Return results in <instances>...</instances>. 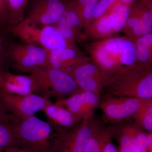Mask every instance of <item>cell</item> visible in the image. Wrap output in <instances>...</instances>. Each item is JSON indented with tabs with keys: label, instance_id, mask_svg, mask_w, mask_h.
I'll return each instance as SVG.
<instances>
[{
	"label": "cell",
	"instance_id": "cell-1",
	"mask_svg": "<svg viewBox=\"0 0 152 152\" xmlns=\"http://www.w3.org/2000/svg\"><path fill=\"white\" fill-rule=\"evenodd\" d=\"M18 146L33 152H61L67 134L64 129L35 115L13 123Z\"/></svg>",
	"mask_w": 152,
	"mask_h": 152
},
{
	"label": "cell",
	"instance_id": "cell-2",
	"mask_svg": "<svg viewBox=\"0 0 152 152\" xmlns=\"http://www.w3.org/2000/svg\"><path fill=\"white\" fill-rule=\"evenodd\" d=\"M10 31L26 44L41 47L47 50L72 48L69 41L64 39L54 25L41 26L24 18L10 26Z\"/></svg>",
	"mask_w": 152,
	"mask_h": 152
},
{
	"label": "cell",
	"instance_id": "cell-3",
	"mask_svg": "<svg viewBox=\"0 0 152 152\" xmlns=\"http://www.w3.org/2000/svg\"><path fill=\"white\" fill-rule=\"evenodd\" d=\"M35 81L39 92L47 98L69 96L79 91V88L72 76L52 68L35 67L29 72Z\"/></svg>",
	"mask_w": 152,
	"mask_h": 152
},
{
	"label": "cell",
	"instance_id": "cell-4",
	"mask_svg": "<svg viewBox=\"0 0 152 152\" xmlns=\"http://www.w3.org/2000/svg\"><path fill=\"white\" fill-rule=\"evenodd\" d=\"M49 101L47 98L35 94L19 95L0 91V106L20 120L43 111Z\"/></svg>",
	"mask_w": 152,
	"mask_h": 152
},
{
	"label": "cell",
	"instance_id": "cell-5",
	"mask_svg": "<svg viewBox=\"0 0 152 152\" xmlns=\"http://www.w3.org/2000/svg\"><path fill=\"white\" fill-rule=\"evenodd\" d=\"M150 99L111 96L100 102L98 106L110 122H120L133 118L139 109Z\"/></svg>",
	"mask_w": 152,
	"mask_h": 152
},
{
	"label": "cell",
	"instance_id": "cell-6",
	"mask_svg": "<svg viewBox=\"0 0 152 152\" xmlns=\"http://www.w3.org/2000/svg\"><path fill=\"white\" fill-rule=\"evenodd\" d=\"M69 0H30L27 16L41 26L54 25L64 15Z\"/></svg>",
	"mask_w": 152,
	"mask_h": 152
},
{
	"label": "cell",
	"instance_id": "cell-7",
	"mask_svg": "<svg viewBox=\"0 0 152 152\" xmlns=\"http://www.w3.org/2000/svg\"><path fill=\"white\" fill-rule=\"evenodd\" d=\"M110 91L116 96L132 97L142 99H152V74L142 75H125L115 82Z\"/></svg>",
	"mask_w": 152,
	"mask_h": 152
},
{
	"label": "cell",
	"instance_id": "cell-8",
	"mask_svg": "<svg viewBox=\"0 0 152 152\" xmlns=\"http://www.w3.org/2000/svg\"><path fill=\"white\" fill-rule=\"evenodd\" d=\"M48 53L41 47L26 44L13 45L9 51L15 67L28 73L35 67H48Z\"/></svg>",
	"mask_w": 152,
	"mask_h": 152
},
{
	"label": "cell",
	"instance_id": "cell-9",
	"mask_svg": "<svg viewBox=\"0 0 152 152\" xmlns=\"http://www.w3.org/2000/svg\"><path fill=\"white\" fill-rule=\"evenodd\" d=\"M99 102V95L81 90L68 97L58 100L56 103L65 108L79 120H83L91 118Z\"/></svg>",
	"mask_w": 152,
	"mask_h": 152
},
{
	"label": "cell",
	"instance_id": "cell-10",
	"mask_svg": "<svg viewBox=\"0 0 152 152\" xmlns=\"http://www.w3.org/2000/svg\"><path fill=\"white\" fill-rule=\"evenodd\" d=\"M120 129L121 151L125 152L148 151V134L137 124L124 125Z\"/></svg>",
	"mask_w": 152,
	"mask_h": 152
},
{
	"label": "cell",
	"instance_id": "cell-11",
	"mask_svg": "<svg viewBox=\"0 0 152 152\" xmlns=\"http://www.w3.org/2000/svg\"><path fill=\"white\" fill-rule=\"evenodd\" d=\"M82 120V122L67 134L61 152H85L92 133L94 125L90 124V119Z\"/></svg>",
	"mask_w": 152,
	"mask_h": 152
},
{
	"label": "cell",
	"instance_id": "cell-12",
	"mask_svg": "<svg viewBox=\"0 0 152 152\" xmlns=\"http://www.w3.org/2000/svg\"><path fill=\"white\" fill-rule=\"evenodd\" d=\"M76 56V51L72 48L48 51V68H54L69 75L77 64L75 61Z\"/></svg>",
	"mask_w": 152,
	"mask_h": 152
},
{
	"label": "cell",
	"instance_id": "cell-13",
	"mask_svg": "<svg viewBox=\"0 0 152 152\" xmlns=\"http://www.w3.org/2000/svg\"><path fill=\"white\" fill-rule=\"evenodd\" d=\"M42 111L49 122L64 129L72 127L80 120L65 108L50 101Z\"/></svg>",
	"mask_w": 152,
	"mask_h": 152
},
{
	"label": "cell",
	"instance_id": "cell-14",
	"mask_svg": "<svg viewBox=\"0 0 152 152\" xmlns=\"http://www.w3.org/2000/svg\"><path fill=\"white\" fill-rule=\"evenodd\" d=\"M130 14V8L129 4L117 1L109 14L113 29L117 31L122 29L127 24Z\"/></svg>",
	"mask_w": 152,
	"mask_h": 152
},
{
	"label": "cell",
	"instance_id": "cell-15",
	"mask_svg": "<svg viewBox=\"0 0 152 152\" xmlns=\"http://www.w3.org/2000/svg\"><path fill=\"white\" fill-rule=\"evenodd\" d=\"M6 23L10 26L18 23L25 18V12L30 0H6Z\"/></svg>",
	"mask_w": 152,
	"mask_h": 152
},
{
	"label": "cell",
	"instance_id": "cell-16",
	"mask_svg": "<svg viewBox=\"0 0 152 152\" xmlns=\"http://www.w3.org/2000/svg\"><path fill=\"white\" fill-rule=\"evenodd\" d=\"M0 80L18 86L27 87L39 92L35 81L31 75L25 76L15 75L6 71H0Z\"/></svg>",
	"mask_w": 152,
	"mask_h": 152
},
{
	"label": "cell",
	"instance_id": "cell-17",
	"mask_svg": "<svg viewBox=\"0 0 152 152\" xmlns=\"http://www.w3.org/2000/svg\"><path fill=\"white\" fill-rule=\"evenodd\" d=\"M110 133L94 125L92 133L85 152H102L105 142L110 136Z\"/></svg>",
	"mask_w": 152,
	"mask_h": 152
},
{
	"label": "cell",
	"instance_id": "cell-18",
	"mask_svg": "<svg viewBox=\"0 0 152 152\" xmlns=\"http://www.w3.org/2000/svg\"><path fill=\"white\" fill-rule=\"evenodd\" d=\"M137 124L149 132L152 131V99L142 106L133 117Z\"/></svg>",
	"mask_w": 152,
	"mask_h": 152
},
{
	"label": "cell",
	"instance_id": "cell-19",
	"mask_svg": "<svg viewBox=\"0 0 152 152\" xmlns=\"http://www.w3.org/2000/svg\"><path fill=\"white\" fill-rule=\"evenodd\" d=\"M13 124V123L0 122V151L18 146Z\"/></svg>",
	"mask_w": 152,
	"mask_h": 152
},
{
	"label": "cell",
	"instance_id": "cell-20",
	"mask_svg": "<svg viewBox=\"0 0 152 152\" xmlns=\"http://www.w3.org/2000/svg\"><path fill=\"white\" fill-rule=\"evenodd\" d=\"M119 55L122 64L126 66L132 65L135 62L137 58L135 45L130 41L125 40L124 46Z\"/></svg>",
	"mask_w": 152,
	"mask_h": 152
},
{
	"label": "cell",
	"instance_id": "cell-21",
	"mask_svg": "<svg viewBox=\"0 0 152 152\" xmlns=\"http://www.w3.org/2000/svg\"><path fill=\"white\" fill-rule=\"evenodd\" d=\"M74 80L82 78H96L100 79L97 68L94 65L87 64L80 66H75L70 73Z\"/></svg>",
	"mask_w": 152,
	"mask_h": 152
},
{
	"label": "cell",
	"instance_id": "cell-22",
	"mask_svg": "<svg viewBox=\"0 0 152 152\" xmlns=\"http://www.w3.org/2000/svg\"><path fill=\"white\" fill-rule=\"evenodd\" d=\"M151 46L145 42L142 37L140 38L137 42V58L142 62L148 61L151 56Z\"/></svg>",
	"mask_w": 152,
	"mask_h": 152
},
{
	"label": "cell",
	"instance_id": "cell-23",
	"mask_svg": "<svg viewBox=\"0 0 152 152\" xmlns=\"http://www.w3.org/2000/svg\"><path fill=\"white\" fill-rule=\"evenodd\" d=\"M54 26L60 35L66 40L69 41L74 37L75 35L74 29L71 28L66 23L65 19L63 15L58 21Z\"/></svg>",
	"mask_w": 152,
	"mask_h": 152
},
{
	"label": "cell",
	"instance_id": "cell-24",
	"mask_svg": "<svg viewBox=\"0 0 152 152\" xmlns=\"http://www.w3.org/2000/svg\"><path fill=\"white\" fill-rule=\"evenodd\" d=\"M117 1V0H99L93 11L91 18H98L102 17Z\"/></svg>",
	"mask_w": 152,
	"mask_h": 152
},
{
	"label": "cell",
	"instance_id": "cell-25",
	"mask_svg": "<svg viewBox=\"0 0 152 152\" xmlns=\"http://www.w3.org/2000/svg\"><path fill=\"white\" fill-rule=\"evenodd\" d=\"M97 58L100 64L106 69H110L113 66L115 61L110 56V53L105 46L101 47L97 53Z\"/></svg>",
	"mask_w": 152,
	"mask_h": 152
},
{
	"label": "cell",
	"instance_id": "cell-26",
	"mask_svg": "<svg viewBox=\"0 0 152 152\" xmlns=\"http://www.w3.org/2000/svg\"><path fill=\"white\" fill-rule=\"evenodd\" d=\"M125 39L116 38L111 39L107 42L105 47L110 53L119 55L122 49Z\"/></svg>",
	"mask_w": 152,
	"mask_h": 152
},
{
	"label": "cell",
	"instance_id": "cell-27",
	"mask_svg": "<svg viewBox=\"0 0 152 152\" xmlns=\"http://www.w3.org/2000/svg\"><path fill=\"white\" fill-rule=\"evenodd\" d=\"M97 28L99 33L102 34H107L113 30L109 14L102 17L98 22Z\"/></svg>",
	"mask_w": 152,
	"mask_h": 152
},
{
	"label": "cell",
	"instance_id": "cell-28",
	"mask_svg": "<svg viewBox=\"0 0 152 152\" xmlns=\"http://www.w3.org/2000/svg\"><path fill=\"white\" fill-rule=\"evenodd\" d=\"M98 1L99 0H87L81 11L80 17L83 16L87 20L91 18L93 11Z\"/></svg>",
	"mask_w": 152,
	"mask_h": 152
},
{
	"label": "cell",
	"instance_id": "cell-29",
	"mask_svg": "<svg viewBox=\"0 0 152 152\" xmlns=\"http://www.w3.org/2000/svg\"><path fill=\"white\" fill-rule=\"evenodd\" d=\"M135 34L138 36H144L151 31L152 26L141 22L139 25L133 28Z\"/></svg>",
	"mask_w": 152,
	"mask_h": 152
},
{
	"label": "cell",
	"instance_id": "cell-30",
	"mask_svg": "<svg viewBox=\"0 0 152 152\" xmlns=\"http://www.w3.org/2000/svg\"><path fill=\"white\" fill-rule=\"evenodd\" d=\"M7 112L0 106V122L13 123L17 121L15 117L10 115Z\"/></svg>",
	"mask_w": 152,
	"mask_h": 152
},
{
	"label": "cell",
	"instance_id": "cell-31",
	"mask_svg": "<svg viewBox=\"0 0 152 152\" xmlns=\"http://www.w3.org/2000/svg\"><path fill=\"white\" fill-rule=\"evenodd\" d=\"M142 23L152 26V13L151 11L146 10L143 12L140 17Z\"/></svg>",
	"mask_w": 152,
	"mask_h": 152
},
{
	"label": "cell",
	"instance_id": "cell-32",
	"mask_svg": "<svg viewBox=\"0 0 152 152\" xmlns=\"http://www.w3.org/2000/svg\"><path fill=\"white\" fill-rule=\"evenodd\" d=\"M7 4L6 0H0V23H6Z\"/></svg>",
	"mask_w": 152,
	"mask_h": 152
},
{
	"label": "cell",
	"instance_id": "cell-33",
	"mask_svg": "<svg viewBox=\"0 0 152 152\" xmlns=\"http://www.w3.org/2000/svg\"><path fill=\"white\" fill-rule=\"evenodd\" d=\"M102 152H119L113 144L110 142V136L105 142Z\"/></svg>",
	"mask_w": 152,
	"mask_h": 152
},
{
	"label": "cell",
	"instance_id": "cell-34",
	"mask_svg": "<svg viewBox=\"0 0 152 152\" xmlns=\"http://www.w3.org/2000/svg\"><path fill=\"white\" fill-rule=\"evenodd\" d=\"M141 22V18L137 17H133L128 19L127 24L129 27L132 28H134L136 26L139 25Z\"/></svg>",
	"mask_w": 152,
	"mask_h": 152
},
{
	"label": "cell",
	"instance_id": "cell-35",
	"mask_svg": "<svg viewBox=\"0 0 152 152\" xmlns=\"http://www.w3.org/2000/svg\"><path fill=\"white\" fill-rule=\"evenodd\" d=\"M0 152H33L30 150L21 147L14 146L7 148L0 151Z\"/></svg>",
	"mask_w": 152,
	"mask_h": 152
},
{
	"label": "cell",
	"instance_id": "cell-36",
	"mask_svg": "<svg viewBox=\"0 0 152 152\" xmlns=\"http://www.w3.org/2000/svg\"><path fill=\"white\" fill-rule=\"evenodd\" d=\"M142 38L149 45L151 46H152V35L151 34L149 33V34L145 35L143 36Z\"/></svg>",
	"mask_w": 152,
	"mask_h": 152
},
{
	"label": "cell",
	"instance_id": "cell-37",
	"mask_svg": "<svg viewBox=\"0 0 152 152\" xmlns=\"http://www.w3.org/2000/svg\"><path fill=\"white\" fill-rule=\"evenodd\" d=\"M148 152H152V132L148 134Z\"/></svg>",
	"mask_w": 152,
	"mask_h": 152
},
{
	"label": "cell",
	"instance_id": "cell-38",
	"mask_svg": "<svg viewBox=\"0 0 152 152\" xmlns=\"http://www.w3.org/2000/svg\"><path fill=\"white\" fill-rule=\"evenodd\" d=\"M4 50L0 51V71H1L2 65L3 55Z\"/></svg>",
	"mask_w": 152,
	"mask_h": 152
},
{
	"label": "cell",
	"instance_id": "cell-39",
	"mask_svg": "<svg viewBox=\"0 0 152 152\" xmlns=\"http://www.w3.org/2000/svg\"><path fill=\"white\" fill-rule=\"evenodd\" d=\"M134 1V0H117V1H118L127 4H129L130 3Z\"/></svg>",
	"mask_w": 152,
	"mask_h": 152
},
{
	"label": "cell",
	"instance_id": "cell-40",
	"mask_svg": "<svg viewBox=\"0 0 152 152\" xmlns=\"http://www.w3.org/2000/svg\"><path fill=\"white\" fill-rule=\"evenodd\" d=\"M3 45H4V42L1 36L0 35V51L4 50L3 49Z\"/></svg>",
	"mask_w": 152,
	"mask_h": 152
},
{
	"label": "cell",
	"instance_id": "cell-41",
	"mask_svg": "<svg viewBox=\"0 0 152 152\" xmlns=\"http://www.w3.org/2000/svg\"><path fill=\"white\" fill-rule=\"evenodd\" d=\"M120 152H148V151H133V152H125L123 151H121Z\"/></svg>",
	"mask_w": 152,
	"mask_h": 152
}]
</instances>
